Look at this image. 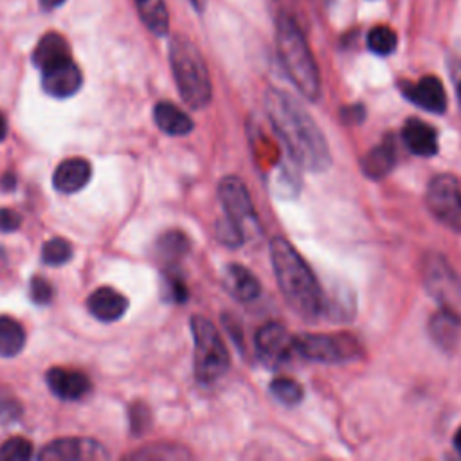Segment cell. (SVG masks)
Wrapping results in <instances>:
<instances>
[{
	"mask_svg": "<svg viewBox=\"0 0 461 461\" xmlns=\"http://www.w3.org/2000/svg\"><path fill=\"white\" fill-rule=\"evenodd\" d=\"M141 411H143V407L137 405V407H135V413L132 414V427H134V431H137V432L143 431V422H150V420H148V413H146L144 416H141Z\"/></svg>",
	"mask_w": 461,
	"mask_h": 461,
	"instance_id": "obj_32",
	"label": "cell"
},
{
	"mask_svg": "<svg viewBox=\"0 0 461 461\" xmlns=\"http://www.w3.org/2000/svg\"><path fill=\"white\" fill-rule=\"evenodd\" d=\"M278 53L285 73L294 87L309 101L321 98V76L314 55L300 26L289 15H280L276 24Z\"/></svg>",
	"mask_w": 461,
	"mask_h": 461,
	"instance_id": "obj_3",
	"label": "cell"
},
{
	"mask_svg": "<svg viewBox=\"0 0 461 461\" xmlns=\"http://www.w3.org/2000/svg\"><path fill=\"white\" fill-rule=\"evenodd\" d=\"M189 249V242L182 233H166L159 244H157V251L161 255L162 260H178L182 258Z\"/></svg>",
	"mask_w": 461,
	"mask_h": 461,
	"instance_id": "obj_27",
	"label": "cell"
},
{
	"mask_svg": "<svg viewBox=\"0 0 461 461\" xmlns=\"http://www.w3.org/2000/svg\"><path fill=\"white\" fill-rule=\"evenodd\" d=\"M343 114H344V121L352 123V119H353L355 123H361V119H362V107H361V105L350 107V109H346Z\"/></svg>",
	"mask_w": 461,
	"mask_h": 461,
	"instance_id": "obj_33",
	"label": "cell"
},
{
	"mask_svg": "<svg viewBox=\"0 0 461 461\" xmlns=\"http://www.w3.org/2000/svg\"><path fill=\"white\" fill-rule=\"evenodd\" d=\"M73 258V246L64 239H53L46 242L42 249V260L46 265L58 267L69 264Z\"/></svg>",
	"mask_w": 461,
	"mask_h": 461,
	"instance_id": "obj_26",
	"label": "cell"
},
{
	"mask_svg": "<svg viewBox=\"0 0 461 461\" xmlns=\"http://www.w3.org/2000/svg\"><path fill=\"white\" fill-rule=\"evenodd\" d=\"M153 119L157 126L168 135H186L193 130V121L189 116L168 101L155 105Z\"/></svg>",
	"mask_w": 461,
	"mask_h": 461,
	"instance_id": "obj_20",
	"label": "cell"
},
{
	"mask_svg": "<svg viewBox=\"0 0 461 461\" xmlns=\"http://www.w3.org/2000/svg\"><path fill=\"white\" fill-rule=\"evenodd\" d=\"M89 310L96 319H100L103 323H114V321H119L126 314L128 301L116 289L101 287L91 294Z\"/></svg>",
	"mask_w": 461,
	"mask_h": 461,
	"instance_id": "obj_16",
	"label": "cell"
},
{
	"mask_svg": "<svg viewBox=\"0 0 461 461\" xmlns=\"http://www.w3.org/2000/svg\"><path fill=\"white\" fill-rule=\"evenodd\" d=\"M189 3H191L196 10H202L204 4H205V0H189Z\"/></svg>",
	"mask_w": 461,
	"mask_h": 461,
	"instance_id": "obj_38",
	"label": "cell"
},
{
	"mask_svg": "<svg viewBox=\"0 0 461 461\" xmlns=\"http://www.w3.org/2000/svg\"><path fill=\"white\" fill-rule=\"evenodd\" d=\"M218 196L225 211V218L233 222L246 237H251V230H258V218L255 213L253 200L246 184L237 177H227L220 182Z\"/></svg>",
	"mask_w": 461,
	"mask_h": 461,
	"instance_id": "obj_9",
	"label": "cell"
},
{
	"mask_svg": "<svg viewBox=\"0 0 461 461\" xmlns=\"http://www.w3.org/2000/svg\"><path fill=\"white\" fill-rule=\"evenodd\" d=\"M21 227V216L12 211V209H3L0 207V230L3 233H12Z\"/></svg>",
	"mask_w": 461,
	"mask_h": 461,
	"instance_id": "obj_31",
	"label": "cell"
},
{
	"mask_svg": "<svg viewBox=\"0 0 461 461\" xmlns=\"http://www.w3.org/2000/svg\"><path fill=\"white\" fill-rule=\"evenodd\" d=\"M144 26L157 37L168 35L170 15L164 0H134Z\"/></svg>",
	"mask_w": 461,
	"mask_h": 461,
	"instance_id": "obj_22",
	"label": "cell"
},
{
	"mask_svg": "<svg viewBox=\"0 0 461 461\" xmlns=\"http://www.w3.org/2000/svg\"><path fill=\"white\" fill-rule=\"evenodd\" d=\"M396 153L395 144L391 141L382 143L380 146L373 148L364 159H362V170L371 178H380L387 175L395 164Z\"/></svg>",
	"mask_w": 461,
	"mask_h": 461,
	"instance_id": "obj_24",
	"label": "cell"
},
{
	"mask_svg": "<svg viewBox=\"0 0 461 461\" xmlns=\"http://www.w3.org/2000/svg\"><path fill=\"white\" fill-rule=\"evenodd\" d=\"M271 260L276 282L289 307L303 319L316 321L326 303L307 262L285 239H274L271 242Z\"/></svg>",
	"mask_w": 461,
	"mask_h": 461,
	"instance_id": "obj_2",
	"label": "cell"
},
{
	"mask_svg": "<svg viewBox=\"0 0 461 461\" xmlns=\"http://www.w3.org/2000/svg\"><path fill=\"white\" fill-rule=\"evenodd\" d=\"M69 58H71L69 44L58 33L46 35L39 42V46H37V49L33 53V64L40 71H46V69H49V67H53L57 64H62V62H65Z\"/></svg>",
	"mask_w": 461,
	"mask_h": 461,
	"instance_id": "obj_19",
	"label": "cell"
},
{
	"mask_svg": "<svg viewBox=\"0 0 461 461\" xmlns=\"http://www.w3.org/2000/svg\"><path fill=\"white\" fill-rule=\"evenodd\" d=\"M170 64L184 103L195 110L207 107L213 89L205 62L196 46L186 37L177 35L170 42Z\"/></svg>",
	"mask_w": 461,
	"mask_h": 461,
	"instance_id": "obj_4",
	"label": "cell"
},
{
	"mask_svg": "<svg viewBox=\"0 0 461 461\" xmlns=\"http://www.w3.org/2000/svg\"><path fill=\"white\" fill-rule=\"evenodd\" d=\"M402 139L414 155L432 157L438 153V134L422 119H407L402 130Z\"/></svg>",
	"mask_w": 461,
	"mask_h": 461,
	"instance_id": "obj_17",
	"label": "cell"
},
{
	"mask_svg": "<svg viewBox=\"0 0 461 461\" xmlns=\"http://www.w3.org/2000/svg\"><path fill=\"white\" fill-rule=\"evenodd\" d=\"M257 352L265 364L278 368L296 352V337L280 323H267L257 334Z\"/></svg>",
	"mask_w": 461,
	"mask_h": 461,
	"instance_id": "obj_10",
	"label": "cell"
},
{
	"mask_svg": "<svg viewBox=\"0 0 461 461\" xmlns=\"http://www.w3.org/2000/svg\"><path fill=\"white\" fill-rule=\"evenodd\" d=\"M422 278L429 296L441 307L461 319V276L438 253L423 258Z\"/></svg>",
	"mask_w": 461,
	"mask_h": 461,
	"instance_id": "obj_6",
	"label": "cell"
},
{
	"mask_svg": "<svg viewBox=\"0 0 461 461\" xmlns=\"http://www.w3.org/2000/svg\"><path fill=\"white\" fill-rule=\"evenodd\" d=\"M6 134H8V125H6L4 116L0 114V143H3V141L6 139Z\"/></svg>",
	"mask_w": 461,
	"mask_h": 461,
	"instance_id": "obj_35",
	"label": "cell"
},
{
	"mask_svg": "<svg viewBox=\"0 0 461 461\" xmlns=\"http://www.w3.org/2000/svg\"><path fill=\"white\" fill-rule=\"evenodd\" d=\"M92 178V166L89 161L82 157H73L64 161L53 177V184L57 191L71 195L82 191Z\"/></svg>",
	"mask_w": 461,
	"mask_h": 461,
	"instance_id": "obj_14",
	"label": "cell"
},
{
	"mask_svg": "<svg viewBox=\"0 0 461 461\" xmlns=\"http://www.w3.org/2000/svg\"><path fill=\"white\" fill-rule=\"evenodd\" d=\"M396 46H398L396 33L387 26H377L368 35V48L371 53H375L378 57L393 55Z\"/></svg>",
	"mask_w": 461,
	"mask_h": 461,
	"instance_id": "obj_25",
	"label": "cell"
},
{
	"mask_svg": "<svg viewBox=\"0 0 461 461\" xmlns=\"http://www.w3.org/2000/svg\"><path fill=\"white\" fill-rule=\"evenodd\" d=\"M26 332L22 325L8 316H0V357H15L24 350Z\"/></svg>",
	"mask_w": 461,
	"mask_h": 461,
	"instance_id": "obj_23",
	"label": "cell"
},
{
	"mask_svg": "<svg viewBox=\"0 0 461 461\" xmlns=\"http://www.w3.org/2000/svg\"><path fill=\"white\" fill-rule=\"evenodd\" d=\"M13 186H15V177H13L12 173H8V175L4 177V180H3V187H4V189H13Z\"/></svg>",
	"mask_w": 461,
	"mask_h": 461,
	"instance_id": "obj_36",
	"label": "cell"
},
{
	"mask_svg": "<svg viewBox=\"0 0 461 461\" xmlns=\"http://www.w3.org/2000/svg\"><path fill=\"white\" fill-rule=\"evenodd\" d=\"M39 457L42 461H98L107 459L109 452L94 439L60 438L46 445Z\"/></svg>",
	"mask_w": 461,
	"mask_h": 461,
	"instance_id": "obj_11",
	"label": "cell"
},
{
	"mask_svg": "<svg viewBox=\"0 0 461 461\" xmlns=\"http://www.w3.org/2000/svg\"><path fill=\"white\" fill-rule=\"evenodd\" d=\"M454 448L457 450V454L461 456V427L456 431L454 434Z\"/></svg>",
	"mask_w": 461,
	"mask_h": 461,
	"instance_id": "obj_37",
	"label": "cell"
},
{
	"mask_svg": "<svg viewBox=\"0 0 461 461\" xmlns=\"http://www.w3.org/2000/svg\"><path fill=\"white\" fill-rule=\"evenodd\" d=\"M425 202L432 216L461 233V187L452 175H438L429 182Z\"/></svg>",
	"mask_w": 461,
	"mask_h": 461,
	"instance_id": "obj_8",
	"label": "cell"
},
{
	"mask_svg": "<svg viewBox=\"0 0 461 461\" xmlns=\"http://www.w3.org/2000/svg\"><path fill=\"white\" fill-rule=\"evenodd\" d=\"M459 328H461V319H457L454 314H450L447 310H439L438 314H434L429 323L431 337L443 350H450L457 344Z\"/></svg>",
	"mask_w": 461,
	"mask_h": 461,
	"instance_id": "obj_21",
	"label": "cell"
},
{
	"mask_svg": "<svg viewBox=\"0 0 461 461\" xmlns=\"http://www.w3.org/2000/svg\"><path fill=\"white\" fill-rule=\"evenodd\" d=\"M33 456V445L26 438H12L0 445V461H28Z\"/></svg>",
	"mask_w": 461,
	"mask_h": 461,
	"instance_id": "obj_29",
	"label": "cell"
},
{
	"mask_svg": "<svg viewBox=\"0 0 461 461\" xmlns=\"http://www.w3.org/2000/svg\"><path fill=\"white\" fill-rule=\"evenodd\" d=\"M296 352L309 361L323 364L348 362L361 357V344L346 334H305L296 337Z\"/></svg>",
	"mask_w": 461,
	"mask_h": 461,
	"instance_id": "obj_7",
	"label": "cell"
},
{
	"mask_svg": "<svg viewBox=\"0 0 461 461\" xmlns=\"http://www.w3.org/2000/svg\"><path fill=\"white\" fill-rule=\"evenodd\" d=\"M223 285L230 296L244 303L257 300L262 292L257 276L242 265H227L223 274Z\"/></svg>",
	"mask_w": 461,
	"mask_h": 461,
	"instance_id": "obj_18",
	"label": "cell"
},
{
	"mask_svg": "<svg viewBox=\"0 0 461 461\" xmlns=\"http://www.w3.org/2000/svg\"><path fill=\"white\" fill-rule=\"evenodd\" d=\"M83 83V76L80 67L73 62V58L57 64L46 71H42V85L44 91L58 100H65L74 96Z\"/></svg>",
	"mask_w": 461,
	"mask_h": 461,
	"instance_id": "obj_12",
	"label": "cell"
},
{
	"mask_svg": "<svg viewBox=\"0 0 461 461\" xmlns=\"http://www.w3.org/2000/svg\"><path fill=\"white\" fill-rule=\"evenodd\" d=\"M271 393L274 395L276 400H280L285 405H296L303 398V387L292 380V378H274L271 384Z\"/></svg>",
	"mask_w": 461,
	"mask_h": 461,
	"instance_id": "obj_28",
	"label": "cell"
},
{
	"mask_svg": "<svg viewBox=\"0 0 461 461\" xmlns=\"http://www.w3.org/2000/svg\"><path fill=\"white\" fill-rule=\"evenodd\" d=\"M457 94H459V100H461V82H459V87H457Z\"/></svg>",
	"mask_w": 461,
	"mask_h": 461,
	"instance_id": "obj_39",
	"label": "cell"
},
{
	"mask_svg": "<svg viewBox=\"0 0 461 461\" xmlns=\"http://www.w3.org/2000/svg\"><path fill=\"white\" fill-rule=\"evenodd\" d=\"M191 334L195 341V375L202 382H214L225 375L229 368V353L218 330L204 317L191 319Z\"/></svg>",
	"mask_w": 461,
	"mask_h": 461,
	"instance_id": "obj_5",
	"label": "cell"
},
{
	"mask_svg": "<svg viewBox=\"0 0 461 461\" xmlns=\"http://www.w3.org/2000/svg\"><path fill=\"white\" fill-rule=\"evenodd\" d=\"M64 3H65V0H40L42 8H46V10H55V8L62 6Z\"/></svg>",
	"mask_w": 461,
	"mask_h": 461,
	"instance_id": "obj_34",
	"label": "cell"
},
{
	"mask_svg": "<svg viewBox=\"0 0 461 461\" xmlns=\"http://www.w3.org/2000/svg\"><path fill=\"white\" fill-rule=\"evenodd\" d=\"M404 96L431 114H443L447 110V94L443 83L434 76H425L416 83H405L402 87Z\"/></svg>",
	"mask_w": 461,
	"mask_h": 461,
	"instance_id": "obj_13",
	"label": "cell"
},
{
	"mask_svg": "<svg viewBox=\"0 0 461 461\" xmlns=\"http://www.w3.org/2000/svg\"><path fill=\"white\" fill-rule=\"evenodd\" d=\"M31 300L37 305H48L53 300V287L48 280L44 278H33L31 280V289H30Z\"/></svg>",
	"mask_w": 461,
	"mask_h": 461,
	"instance_id": "obj_30",
	"label": "cell"
},
{
	"mask_svg": "<svg viewBox=\"0 0 461 461\" xmlns=\"http://www.w3.org/2000/svg\"><path fill=\"white\" fill-rule=\"evenodd\" d=\"M48 386L49 389L62 400H80L91 391V380L73 370L53 368L48 371Z\"/></svg>",
	"mask_w": 461,
	"mask_h": 461,
	"instance_id": "obj_15",
	"label": "cell"
},
{
	"mask_svg": "<svg viewBox=\"0 0 461 461\" xmlns=\"http://www.w3.org/2000/svg\"><path fill=\"white\" fill-rule=\"evenodd\" d=\"M265 110L291 157L300 166L310 171L328 170L332 162L328 143L296 98L285 91L269 89L265 94Z\"/></svg>",
	"mask_w": 461,
	"mask_h": 461,
	"instance_id": "obj_1",
	"label": "cell"
}]
</instances>
